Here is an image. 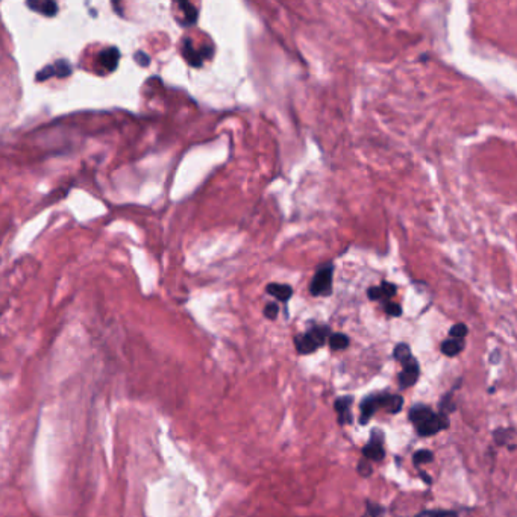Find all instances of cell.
Masks as SVG:
<instances>
[{
    "label": "cell",
    "mask_w": 517,
    "mask_h": 517,
    "mask_svg": "<svg viewBox=\"0 0 517 517\" xmlns=\"http://www.w3.org/2000/svg\"><path fill=\"white\" fill-rule=\"evenodd\" d=\"M329 329L326 326H316L309 332L296 337V349L299 354H311L326 341Z\"/></svg>",
    "instance_id": "6da1fadb"
},
{
    "label": "cell",
    "mask_w": 517,
    "mask_h": 517,
    "mask_svg": "<svg viewBox=\"0 0 517 517\" xmlns=\"http://www.w3.org/2000/svg\"><path fill=\"white\" fill-rule=\"evenodd\" d=\"M332 273L334 269L331 264L323 266L319 269V272L314 275L311 284H309V291L312 296H328L332 291Z\"/></svg>",
    "instance_id": "7a4b0ae2"
},
{
    "label": "cell",
    "mask_w": 517,
    "mask_h": 517,
    "mask_svg": "<svg viewBox=\"0 0 517 517\" xmlns=\"http://www.w3.org/2000/svg\"><path fill=\"white\" fill-rule=\"evenodd\" d=\"M70 73H71V65L67 61H64V59H59V61H56L55 64L47 65L43 70H40L35 79H37L38 82H43V81L53 78V76L67 78V76H70Z\"/></svg>",
    "instance_id": "3957f363"
},
{
    "label": "cell",
    "mask_w": 517,
    "mask_h": 517,
    "mask_svg": "<svg viewBox=\"0 0 517 517\" xmlns=\"http://www.w3.org/2000/svg\"><path fill=\"white\" fill-rule=\"evenodd\" d=\"M379 408H384V394H372L361 402V423L366 425L369 419L373 416Z\"/></svg>",
    "instance_id": "277c9868"
},
{
    "label": "cell",
    "mask_w": 517,
    "mask_h": 517,
    "mask_svg": "<svg viewBox=\"0 0 517 517\" xmlns=\"http://www.w3.org/2000/svg\"><path fill=\"white\" fill-rule=\"evenodd\" d=\"M381 441H382V438L379 436V432H378V429H375L370 441L363 448V453H364V456L367 460L381 461L384 458V448H382Z\"/></svg>",
    "instance_id": "5b68a950"
},
{
    "label": "cell",
    "mask_w": 517,
    "mask_h": 517,
    "mask_svg": "<svg viewBox=\"0 0 517 517\" xmlns=\"http://www.w3.org/2000/svg\"><path fill=\"white\" fill-rule=\"evenodd\" d=\"M404 370L402 373L399 375V382H401V387H411L413 384L417 381L419 378V363L416 361V358H410L408 361H405L404 364Z\"/></svg>",
    "instance_id": "8992f818"
},
{
    "label": "cell",
    "mask_w": 517,
    "mask_h": 517,
    "mask_svg": "<svg viewBox=\"0 0 517 517\" xmlns=\"http://www.w3.org/2000/svg\"><path fill=\"white\" fill-rule=\"evenodd\" d=\"M99 64L108 70V71H114L118 65V59H120V52L117 47H106V49L100 50L97 55Z\"/></svg>",
    "instance_id": "52a82bcc"
},
{
    "label": "cell",
    "mask_w": 517,
    "mask_h": 517,
    "mask_svg": "<svg viewBox=\"0 0 517 517\" xmlns=\"http://www.w3.org/2000/svg\"><path fill=\"white\" fill-rule=\"evenodd\" d=\"M182 55L188 61V64L193 65V67H200L202 63H203V59H205V58H203V55H202V52L196 50L188 38H185L184 43H182Z\"/></svg>",
    "instance_id": "ba28073f"
},
{
    "label": "cell",
    "mask_w": 517,
    "mask_h": 517,
    "mask_svg": "<svg viewBox=\"0 0 517 517\" xmlns=\"http://www.w3.org/2000/svg\"><path fill=\"white\" fill-rule=\"evenodd\" d=\"M26 6L37 11V13L46 17H55L58 13V5L50 0H35V2H26Z\"/></svg>",
    "instance_id": "9c48e42d"
},
{
    "label": "cell",
    "mask_w": 517,
    "mask_h": 517,
    "mask_svg": "<svg viewBox=\"0 0 517 517\" xmlns=\"http://www.w3.org/2000/svg\"><path fill=\"white\" fill-rule=\"evenodd\" d=\"M354 399L352 398H340L335 401V410L339 413V422L340 423H351L352 422V414H351V405Z\"/></svg>",
    "instance_id": "30bf717a"
},
{
    "label": "cell",
    "mask_w": 517,
    "mask_h": 517,
    "mask_svg": "<svg viewBox=\"0 0 517 517\" xmlns=\"http://www.w3.org/2000/svg\"><path fill=\"white\" fill-rule=\"evenodd\" d=\"M266 291L272 296H275L278 300H281V302H287L288 299L291 297L293 294V288L288 285V284H276V282H272L267 285Z\"/></svg>",
    "instance_id": "8fae6325"
},
{
    "label": "cell",
    "mask_w": 517,
    "mask_h": 517,
    "mask_svg": "<svg viewBox=\"0 0 517 517\" xmlns=\"http://www.w3.org/2000/svg\"><path fill=\"white\" fill-rule=\"evenodd\" d=\"M436 413H432L431 408H428L426 405H414L411 410H410V420L416 425L425 422V420H428L429 417H432Z\"/></svg>",
    "instance_id": "7c38bea8"
},
{
    "label": "cell",
    "mask_w": 517,
    "mask_h": 517,
    "mask_svg": "<svg viewBox=\"0 0 517 517\" xmlns=\"http://www.w3.org/2000/svg\"><path fill=\"white\" fill-rule=\"evenodd\" d=\"M463 349H464V341L458 339H449L446 341H443L441 344V352L448 356L458 355Z\"/></svg>",
    "instance_id": "4fadbf2b"
},
{
    "label": "cell",
    "mask_w": 517,
    "mask_h": 517,
    "mask_svg": "<svg viewBox=\"0 0 517 517\" xmlns=\"http://www.w3.org/2000/svg\"><path fill=\"white\" fill-rule=\"evenodd\" d=\"M404 399L398 394H384V408L390 413H399L402 410Z\"/></svg>",
    "instance_id": "5bb4252c"
},
{
    "label": "cell",
    "mask_w": 517,
    "mask_h": 517,
    "mask_svg": "<svg viewBox=\"0 0 517 517\" xmlns=\"http://www.w3.org/2000/svg\"><path fill=\"white\" fill-rule=\"evenodd\" d=\"M329 346L332 351H343L349 346V337L344 334H332L329 337Z\"/></svg>",
    "instance_id": "9a60e30c"
},
{
    "label": "cell",
    "mask_w": 517,
    "mask_h": 517,
    "mask_svg": "<svg viewBox=\"0 0 517 517\" xmlns=\"http://www.w3.org/2000/svg\"><path fill=\"white\" fill-rule=\"evenodd\" d=\"M179 6H181L182 13H184V23H187V25H193V23H196L197 9L194 8V5H191L188 2H182V3H179Z\"/></svg>",
    "instance_id": "2e32d148"
},
{
    "label": "cell",
    "mask_w": 517,
    "mask_h": 517,
    "mask_svg": "<svg viewBox=\"0 0 517 517\" xmlns=\"http://www.w3.org/2000/svg\"><path fill=\"white\" fill-rule=\"evenodd\" d=\"M393 356L398 359V361H401V363L404 364V363L408 361L410 358H413L411 351H410V346L405 344V343L398 344V346L394 347V351H393Z\"/></svg>",
    "instance_id": "e0dca14e"
},
{
    "label": "cell",
    "mask_w": 517,
    "mask_h": 517,
    "mask_svg": "<svg viewBox=\"0 0 517 517\" xmlns=\"http://www.w3.org/2000/svg\"><path fill=\"white\" fill-rule=\"evenodd\" d=\"M429 461H432V452L428 451V449L417 451V452H414V455H413V463H414L416 467L422 466V464H425V463H429Z\"/></svg>",
    "instance_id": "ac0fdd59"
},
{
    "label": "cell",
    "mask_w": 517,
    "mask_h": 517,
    "mask_svg": "<svg viewBox=\"0 0 517 517\" xmlns=\"http://www.w3.org/2000/svg\"><path fill=\"white\" fill-rule=\"evenodd\" d=\"M449 335H451V339L463 340L464 337L467 335V326H466V324H463V323L453 324V326L451 328V331H449Z\"/></svg>",
    "instance_id": "d6986e66"
},
{
    "label": "cell",
    "mask_w": 517,
    "mask_h": 517,
    "mask_svg": "<svg viewBox=\"0 0 517 517\" xmlns=\"http://www.w3.org/2000/svg\"><path fill=\"white\" fill-rule=\"evenodd\" d=\"M379 287H381L382 294H384V300L393 297L396 294V290H398V287H396L394 284H390V282H382Z\"/></svg>",
    "instance_id": "ffe728a7"
},
{
    "label": "cell",
    "mask_w": 517,
    "mask_h": 517,
    "mask_svg": "<svg viewBox=\"0 0 517 517\" xmlns=\"http://www.w3.org/2000/svg\"><path fill=\"white\" fill-rule=\"evenodd\" d=\"M384 309H386V312L391 317H399L402 314V307L399 304H394V302H387Z\"/></svg>",
    "instance_id": "44dd1931"
},
{
    "label": "cell",
    "mask_w": 517,
    "mask_h": 517,
    "mask_svg": "<svg viewBox=\"0 0 517 517\" xmlns=\"http://www.w3.org/2000/svg\"><path fill=\"white\" fill-rule=\"evenodd\" d=\"M134 59H135V61H137L140 65H143V67H146V65L150 64L149 55H146V52H143V50H137V52L134 53Z\"/></svg>",
    "instance_id": "7402d4cb"
},
{
    "label": "cell",
    "mask_w": 517,
    "mask_h": 517,
    "mask_svg": "<svg viewBox=\"0 0 517 517\" xmlns=\"http://www.w3.org/2000/svg\"><path fill=\"white\" fill-rule=\"evenodd\" d=\"M279 312V307L276 304H269L266 305V308H264V316H266L267 319H276V316H278Z\"/></svg>",
    "instance_id": "603a6c76"
},
{
    "label": "cell",
    "mask_w": 517,
    "mask_h": 517,
    "mask_svg": "<svg viewBox=\"0 0 517 517\" xmlns=\"http://www.w3.org/2000/svg\"><path fill=\"white\" fill-rule=\"evenodd\" d=\"M367 296L370 300H384V294L381 287H370L367 290Z\"/></svg>",
    "instance_id": "cb8c5ba5"
},
{
    "label": "cell",
    "mask_w": 517,
    "mask_h": 517,
    "mask_svg": "<svg viewBox=\"0 0 517 517\" xmlns=\"http://www.w3.org/2000/svg\"><path fill=\"white\" fill-rule=\"evenodd\" d=\"M453 410H455V404L452 402V398L451 396H446V398L441 401V413L448 414Z\"/></svg>",
    "instance_id": "d4e9b609"
},
{
    "label": "cell",
    "mask_w": 517,
    "mask_h": 517,
    "mask_svg": "<svg viewBox=\"0 0 517 517\" xmlns=\"http://www.w3.org/2000/svg\"><path fill=\"white\" fill-rule=\"evenodd\" d=\"M381 508L379 507H375V505L373 503H369L367 505V514L366 516H369V517H376L378 514H381Z\"/></svg>",
    "instance_id": "484cf974"
},
{
    "label": "cell",
    "mask_w": 517,
    "mask_h": 517,
    "mask_svg": "<svg viewBox=\"0 0 517 517\" xmlns=\"http://www.w3.org/2000/svg\"><path fill=\"white\" fill-rule=\"evenodd\" d=\"M358 466H359V467H358V470H359V473H361V475L369 476V475L372 473V469L369 467L367 461H361V463H359Z\"/></svg>",
    "instance_id": "4316f807"
},
{
    "label": "cell",
    "mask_w": 517,
    "mask_h": 517,
    "mask_svg": "<svg viewBox=\"0 0 517 517\" xmlns=\"http://www.w3.org/2000/svg\"><path fill=\"white\" fill-rule=\"evenodd\" d=\"M434 517H456L453 511H434Z\"/></svg>",
    "instance_id": "83f0119b"
},
{
    "label": "cell",
    "mask_w": 517,
    "mask_h": 517,
    "mask_svg": "<svg viewBox=\"0 0 517 517\" xmlns=\"http://www.w3.org/2000/svg\"><path fill=\"white\" fill-rule=\"evenodd\" d=\"M420 476L423 478V481H425L426 484H431V483H432V478H431L428 473H425V472H420Z\"/></svg>",
    "instance_id": "f1b7e54d"
}]
</instances>
